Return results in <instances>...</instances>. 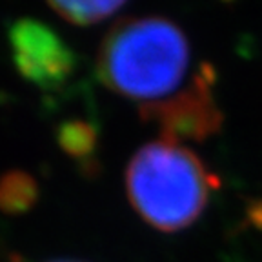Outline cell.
Segmentation results:
<instances>
[{
	"mask_svg": "<svg viewBox=\"0 0 262 262\" xmlns=\"http://www.w3.org/2000/svg\"><path fill=\"white\" fill-rule=\"evenodd\" d=\"M58 146L78 162H90L97 147V129L84 120H68L58 127Z\"/></svg>",
	"mask_w": 262,
	"mask_h": 262,
	"instance_id": "cell-6",
	"label": "cell"
},
{
	"mask_svg": "<svg viewBox=\"0 0 262 262\" xmlns=\"http://www.w3.org/2000/svg\"><path fill=\"white\" fill-rule=\"evenodd\" d=\"M127 0H48V4L75 26H93L119 11Z\"/></svg>",
	"mask_w": 262,
	"mask_h": 262,
	"instance_id": "cell-5",
	"label": "cell"
},
{
	"mask_svg": "<svg viewBox=\"0 0 262 262\" xmlns=\"http://www.w3.org/2000/svg\"><path fill=\"white\" fill-rule=\"evenodd\" d=\"M49 262H80V260H49Z\"/></svg>",
	"mask_w": 262,
	"mask_h": 262,
	"instance_id": "cell-7",
	"label": "cell"
},
{
	"mask_svg": "<svg viewBox=\"0 0 262 262\" xmlns=\"http://www.w3.org/2000/svg\"><path fill=\"white\" fill-rule=\"evenodd\" d=\"M97 75L107 90L135 104L149 124L213 91L217 80L209 64H195L184 29L159 15L117 22L98 48Z\"/></svg>",
	"mask_w": 262,
	"mask_h": 262,
	"instance_id": "cell-1",
	"label": "cell"
},
{
	"mask_svg": "<svg viewBox=\"0 0 262 262\" xmlns=\"http://www.w3.org/2000/svg\"><path fill=\"white\" fill-rule=\"evenodd\" d=\"M38 184L29 173L13 169L0 177V211L6 215L28 213L38 201Z\"/></svg>",
	"mask_w": 262,
	"mask_h": 262,
	"instance_id": "cell-4",
	"label": "cell"
},
{
	"mask_svg": "<svg viewBox=\"0 0 262 262\" xmlns=\"http://www.w3.org/2000/svg\"><path fill=\"white\" fill-rule=\"evenodd\" d=\"M124 182L131 208L162 233L195 224L221 186L217 173L193 149L166 139L144 144L133 153Z\"/></svg>",
	"mask_w": 262,
	"mask_h": 262,
	"instance_id": "cell-2",
	"label": "cell"
},
{
	"mask_svg": "<svg viewBox=\"0 0 262 262\" xmlns=\"http://www.w3.org/2000/svg\"><path fill=\"white\" fill-rule=\"evenodd\" d=\"M16 71L35 88L57 90L73 77L77 57L55 29L35 18H20L9 29Z\"/></svg>",
	"mask_w": 262,
	"mask_h": 262,
	"instance_id": "cell-3",
	"label": "cell"
}]
</instances>
